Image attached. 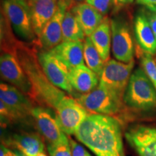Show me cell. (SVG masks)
I'll return each instance as SVG.
<instances>
[{"instance_id": "19", "label": "cell", "mask_w": 156, "mask_h": 156, "mask_svg": "<svg viewBox=\"0 0 156 156\" xmlns=\"http://www.w3.org/2000/svg\"><path fill=\"white\" fill-rule=\"evenodd\" d=\"M70 9L77 17L84 34L87 37L90 36L104 19L103 15L86 2L77 4Z\"/></svg>"}, {"instance_id": "34", "label": "cell", "mask_w": 156, "mask_h": 156, "mask_svg": "<svg viewBox=\"0 0 156 156\" xmlns=\"http://www.w3.org/2000/svg\"><path fill=\"white\" fill-rule=\"evenodd\" d=\"M146 8L150 9V10L154 11L156 12V5H148V6H145Z\"/></svg>"}, {"instance_id": "36", "label": "cell", "mask_w": 156, "mask_h": 156, "mask_svg": "<svg viewBox=\"0 0 156 156\" xmlns=\"http://www.w3.org/2000/svg\"><path fill=\"white\" fill-rule=\"evenodd\" d=\"M18 1H20V2H25V3L28 4V0H18Z\"/></svg>"}, {"instance_id": "12", "label": "cell", "mask_w": 156, "mask_h": 156, "mask_svg": "<svg viewBox=\"0 0 156 156\" xmlns=\"http://www.w3.org/2000/svg\"><path fill=\"white\" fill-rule=\"evenodd\" d=\"M31 115L34 118L39 132L49 145H56L69 141L50 111L43 107H34Z\"/></svg>"}, {"instance_id": "33", "label": "cell", "mask_w": 156, "mask_h": 156, "mask_svg": "<svg viewBox=\"0 0 156 156\" xmlns=\"http://www.w3.org/2000/svg\"><path fill=\"white\" fill-rule=\"evenodd\" d=\"M68 5H69V9L72 8L74 5H77V4L83 2V1H85V0H67Z\"/></svg>"}, {"instance_id": "16", "label": "cell", "mask_w": 156, "mask_h": 156, "mask_svg": "<svg viewBox=\"0 0 156 156\" xmlns=\"http://www.w3.org/2000/svg\"><path fill=\"white\" fill-rule=\"evenodd\" d=\"M69 70L84 64V44L83 41H64L50 50Z\"/></svg>"}, {"instance_id": "2", "label": "cell", "mask_w": 156, "mask_h": 156, "mask_svg": "<svg viewBox=\"0 0 156 156\" xmlns=\"http://www.w3.org/2000/svg\"><path fill=\"white\" fill-rule=\"evenodd\" d=\"M7 53L12 54L24 70L37 96V102L56 109L67 96L48 80L39 64L37 50L16 41Z\"/></svg>"}, {"instance_id": "30", "label": "cell", "mask_w": 156, "mask_h": 156, "mask_svg": "<svg viewBox=\"0 0 156 156\" xmlns=\"http://www.w3.org/2000/svg\"><path fill=\"white\" fill-rule=\"evenodd\" d=\"M114 10L119 11L126 5H129L134 2V0H112Z\"/></svg>"}, {"instance_id": "1", "label": "cell", "mask_w": 156, "mask_h": 156, "mask_svg": "<svg viewBox=\"0 0 156 156\" xmlns=\"http://www.w3.org/2000/svg\"><path fill=\"white\" fill-rule=\"evenodd\" d=\"M75 135L96 156H125L122 126L108 115L88 114Z\"/></svg>"}, {"instance_id": "29", "label": "cell", "mask_w": 156, "mask_h": 156, "mask_svg": "<svg viewBox=\"0 0 156 156\" xmlns=\"http://www.w3.org/2000/svg\"><path fill=\"white\" fill-rule=\"evenodd\" d=\"M145 14L147 17V19L150 25H151L152 30H153L154 34L156 37V12L154 11L150 10V9H147L145 11H144Z\"/></svg>"}, {"instance_id": "20", "label": "cell", "mask_w": 156, "mask_h": 156, "mask_svg": "<svg viewBox=\"0 0 156 156\" xmlns=\"http://www.w3.org/2000/svg\"><path fill=\"white\" fill-rule=\"evenodd\" d=\"M90 38L100 54L103 62L106 63L108 61L112 46L111 21L108 17H105L103 19V22L93 31Z\"/></svg>"}, {"instance_id": "4", "label": "cell", "mask_w": 156, "mask_h": 156, "mask_svg": "<svg viewBox=\"0 0 156 156\" xmlns=\"http://www.w3.org/2000/svg\"><path fill=\"white\" fill-rule=\"evenodd\" d=\"M77 102L87 112L113 116L124 108V101L103 84L99 85L88 93L76 95Z\"/></svg>"}, {"instance_id": "38", "label": "cell", "mask_w": 156, "mask_h": 156, "mask_svg": "<svg viewBox=\"0 0 156 156\" xmlns=\"http://www.w3.org/2000/svg\"><path fill=\"white\" fill-rule=\"evenodd\" d=\"M155 61H156V60H155Z\"/></svg>"}, {"instance_id": "11", "label": "cell", "mask_w": 156, "mask_h": 156, "mask_svg": "<svg viewBox=\"0 0 156 156\" xmlns=\"http://www.w3.org/2000/svg\"><path fill=\"white\" fill-rule=\"evenodd\" d=\"M125 137L139 156H156V127L134 126L126 132Z\"/></svg>"}, {"instance_id": "3", "label": "cell", "mask_w": 156, "mask_h": 156, "mask_svg": "<svg viewBox=\"0 0 156 156\" xmlns=\"http://www.w3.org/2000/svg\"><path fill=\"white\" fill-rule=\"evenodd\" d=\"M123 101L128 108L137 112H147L156 108V89L141 68L131 75Z\"/></svg>"}, {"instance_id": "13", "label": "cell", "mask_w": 156, "mask_h": 156, "mask_svg": "<svg viewBox=\"0 0 156 156\" xmlns=\"http://www.w3.org/2000/svg\"><path fill=\"white\" fill-rule=\"evenodd\" d=\"M69 9L67 0H58L55 14L44 27L38 39L39 46L44 50H51L62 42V22Z\"/></svg>"}, {"instance_id": "7", "label": "cell", "mask_w": 156, "mask_h": 156, "mask_svg": "<svg viewBox=\"0 0 156 156\" xmlns=\"http://www.w3.org/2000/svg\"><path fill=\"white\" fill-rule=\"evenodd\" d=\"M37 56L39 64L48 80L54 86L76 97L69 82V68L50 50L37 51Z\"/></svg>"}, {"instance_id": "37", "label": "cell", "mask_w": 156, "mask_h": 156, "mask_svg": "<svg viewBox=\"0 0 156 156\" xmlns=\"http://www.w3.org/2000/svg\"><path fill=\"white\" fill-rule=\"evenodd\" d=\"M32 1H34V0H28V4L29 2H32Z\"/></svg>"}, {"instance_id": "25", "label": "cell", "mask_w": 156, "mask_h": 156, "mask_svg": "<svg viewBox=\"0 0 156 156\" xmlns=\"http://www.w3.org/2000/svg\"><path fill=\"white\" fill-rule=\"evenodd\" d=\"M47 149L50 156H72L69 141L56 145L48 144Z\"/></svg>"}, {"instance_id": "35", "label": "cell", "mask_w": 156, "mask_h": 156, "mask_svg": "<svg viewBox=\"0 0 156 156\" xmlns=\"http://www.w3.org/2000/svg\"><path fill=\"white\" fill-rule=\"evenodd\" d=\"M15 153L17 155V156H27L25 154L23 153V152H21L20 151H15Z\"/></svg>"}, {"instance_id": "32", "label": "cell", "mask_w": 156, "mask_h": 156, "mask_svg": "<svg viewBox=\"0 0 156 156\" xmlns=\"http://www.w3.org/2000/svg\"><path fill=\"white\" fill-rule=\"evenodd\" d=\"M136 2L145 6L156 5V0H136Z\"/></svg>"}, {"instance_id": "6", "label": "cell", "mask_w": 156, "mask_h": 156, "mask_svg": "<svg viewBox=\"0 0 156 156\" xmlns=\"http://www.w3.org/2000/svg\"><path fill=\"white\" fill-rule=\"evenodd\" d=\"M134 67V61L126 64L115 59L108 60L103 67L100 83L123 99Z\"/></svg>"}, {"instance_id": "18", "label": "cell", "mask_w": 156, "mask_h": 156, "mask_svg": "<svg viewBox=\"0 0 156 156\" xmlns=\"http://www.w3.org/2000/svg\"><path fill=\"white\" fill-rule=\"evenodd\" d=\"M134 29L138 46L151 55L156 54V37L144 11L136 15Z\"/></svg>"}, {"instance_id": "9", "label": "cell", "mask_w": 156, "mask_h": 156, "mask_svg": "<svg viewBox=\"0 0 156 156\" xmlns=\"http://www.w3.org/2000/svg\"><path fill=\"white\" fill-rule=\"evenodd\" d=\"M110 21L113 55L116 60L124 63L134 61V46L128 24L119 17L112 18Z\"/></svg>"}, {"instance_id": "5", "label": "cell", "mask_w": 156, "mask_h": 156, "mask_svg": "<svg viewBox=\"0 0 156 156\" xmlns=\"http://www.w3.org/2000/svg\"><path fill=\"white\" fill-rule=\"evenodd\" d=\"M2 7L3 14L20 36L28 41L38 40L33 28L28 4L18 0H4Z\"/></svg>"}, {"instance_id": "21", "label": "cell", "mask_w": 156, "mask_h": 156, "mask_svg": "<svg viewBox=\"0 0 156 156\" xmlns=\"http://www.w3.org/2000/svg\"><path fill=\"white\" fill-rule=\"evenodd\" d=\"M13 142L17 149L27 156H47L43 140L38 134L23 133L14 134Z\"/></svg>"}, {"instance_id": "8", "label": "cell", "mask_w": 156, "mask_h": 156, "mask_svg": "<svg viewBox=\"0 0 156 156\" xmlns=\"http://www.w3.org/2000/svg\"><path fill=\"white\" fill-rule=\"evenodd\" d=\"M0 72L5 80L16 87L29 98L37 102V96L32 83L12 54L4 52L2 54L0 58Z\"/></svg>"}, {"instance_id": "15", "label": "cell", "mask_w": 156, "mask_h": 156, "mask_svg": "<svg viewBox=\"0 0 156 156\" xmlns=\"http://www.w3.org/2000/svg\"><path fill=\"white\" fill-rule=\"evenodd\" d=\"M58 2V0H34L28 4L37 39L39 38L44 27L55 14Z\"/></svg>"}, {"instance_id": "24", "label": "cell", "mask_w": 156, "mask_h": 156, "mask_svg": "<svg viewBox=\"0 0 156 156\" xmlns=\"http://www.w3.org/2000/svg\"><path fill=\"white\" fill-rule=\"evenodd\" d=\"M136 51L138 56L140 58L142 69L144 70L146 75L152 82L156 89V61L154 60L152 56L153 55L144 51L140 47H138Z\"/></svg>"}, {"instance_id": "22", "label": "cell", "mask_w": 156, "mask_h": 156, "mask_svg": "<svg viewBox=\"0 0 156 156\" xmlns=\"http://www.w3.org/2000/svg\"><path fill=\"white\" fill-rule=\"evenodd\" d=\"M83 29L73 11L68 9L62 22V42L84 41L85 37Z\"/></svg>"}, {"instance_id": "31", "label": "cell", "mask_w": 156, "mask_h": 156, "mask_svg": "<svg viewBox=\"0 0 156 156\" xmlns=\"http://www.w3.org/2000/svg\"><path fill=\"white\" fill-rule=\"evenodd\" d=\"M0 156H17L14 152L9 151L8 148H7L4 145H1V149H0Z\"/></svg>"}, {"instance_id": "14", "label": "cell", "mask_w": 156, "mask_h": 156, "mask_svg": "<svg viewBox=\"0 0 156 156\" xmlns=\"http://www.w3.org/2000/svg\"><path fill=\"white\" fill-rule=\"evenodd\" d=\"M0 98L15 113L19 119L31 114L34 108L30 98L16 87L5 83H1L0 85Z\"/></svg>"}, {"instance_id": "17", "label": "cell", "mask_w": 156, "mask_h": 156, "mask_svg": "<svg viewBox=\"0 0 156 156\" xmlns=\"http://www.w3.org/2000/svg\"><path fill=\"white\" fill-rule=\"evenodd\" d=\"M69 79L73 89L81 94L91 92L100 83L99 76L85 64L70 69Z\"/></svg>"}, {"instance_id": "28", "label": "cell", "mask_w": 156, "mask_h": 156, "mask_svg": "<svg viewBox=\"0 0 156 156\" xmlns=\"http://www.w3.org/2000/svg\"><path fill=\"white\" fill-rule=\"evenodd\" d=\"M69 140L71 147L72 156H91L83 146L79 145L75 140L73 139H69Z\"/></svg>"}, {"instance_id": "23", "label": "cell", "mask_w": 156, "mask_h": 156, "mask_svg": "<svg viewBox=\"0 0 156 156\" xmlns=\"http://www.w3.org/2000/svg\"><path fill=\"white\" fill-rule=\"evenodd\" d=\"M84 44V60L87 67L93 70L95 73L100 76L102 73L105 62L101 58L100 54L98 53L96 48L93 45L92 41L90 37L86 36Z\"/></svg>"}, {"instance_id": "27", "label": "cell", "mask_w": 156, "mask_h": 156, "mask_svg": "<svg viewBox=\"0 0 156 156\" xmlns=\"http://www.w3.org/2000/svg\"><path fill=\"white\" fill-rule=\"evenodd\" d=\"M0 113H1L2 122L7 121V122H9L19 119L18 116L15 114V113L2 101H0Z\"/></svg>"}, {"instance_id": "26", "label": "cell", "mask_w": 156, "mask_h": 156, "mask_svg": "<svg viewBox=\"0 0 156 156\" xmlns=\"http://www.w3.org/2000/svg\"><path fill=\"white\" fill-rule=\"evenodd\" d=\"M85 2L94 7L103 15H106L113 5L112 0H85Z\"/></svg>"}, {"instance_id": "10", "label": "cell", "mask_w": 156, "mask_h": 156, "mask_svg": "<svg viewBox=\"0 0 156 156\" xmlns=\"http://www.w3.org/2000/svg\"><path fill=\"white\" fill-rule=\"evenodd\" d=\"M87 111L73 97L67 96L56 109V119L64 133L75 134L87 116Z\"/></svg>"}]
</instances>
